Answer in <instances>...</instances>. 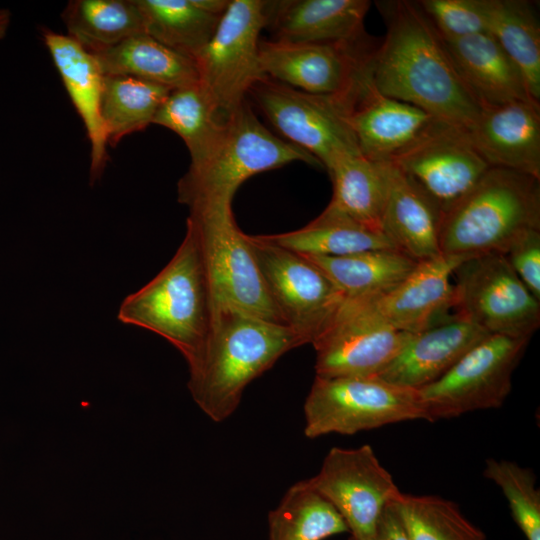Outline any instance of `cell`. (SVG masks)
Returning a JSON list of instances; mask_svg holds the SVG:
<instances>
[{
  "mask_svg": "<svg viewBox=\"0 0 540 540\" xmlns=\"http://www.w3.org/2000/svg\"><path fill=\"white\" fill-rule=\"evenodd\" d=\"M266 236L303 255L343 256L369 250H397L382 230L327 207L300 229Z\"/></svg>",
  "mask_w": 540,
  "mask_h": 540,
  "instance_id": "cell-27",
  "label": "cell"
},
{
  "mask_svg": "<svg viewBox=\"0 0 540 540\" xmlns=\"http://www.w3.org/2000/svg\"><path fill=\"white\" fill-rule=\"evenodd\" d=\"M457 315L489 334L529 339L540 326V301L522 283L502 253L462 261L453 271Z\"/></svg>",
  "mask_w": 540,
  "mask_h": 540,
  "instance_id": "cell-9",
  "label": "cell"
},
{
  "mask_svg": "<svg viewBox=\"0 0 540 540\" xmlns=\"http://www.w3.org/2000/svg\"><path fill=\"white\" fill-rule=\"evenodd\" d=\"M414 179L443 214L455 206L491 168L464 127L435 120L392 162Z\"/></svg>",
  "mask_w": 540,
  "mask_h": 540,
  "instance_id": "cell-15",
  "label": "cell"
},
{
  "mask_svg": "<svg viewBox=\"0 0 540 540\" xmlns=\"http://www.w3.org/2000/svg\"><path fill=\"white\" fill-rule=\"evenodd\" d=\"M172 89L124 75H105L102 118L108 144L144 130Z\"/></svg>",
  "mask_w": 540,
  "mask_h": 540,
  "instance_id": "cell-34",
  "label": "cell"
},
{
  "mask_svg": "<svg viewBox=\"0 0 540 540\" xmlns=\"http://www.w3.org/2000/svg\"><path fill=\"white\" fill-rule=\"evenodd\" d=\"M381 229L397 250L417 262L441 254L443 212L424 189L393 163L385 162Z\"/></svg>",
  "mask_w": 540,
  "mask_h": 540,
  "instance_id": "cell-22",
  "label": "cell"
},
{
  "mask_svg": "<svg viewBox=\"0 0 540 540\" xmlns=\"http://www.w3.org/2000/svg\"><path fill=\"white\" fill-rule=\"evenodd\" d=\"M538 179L491 167L477 184L443 216L441 254H505L524 231L540 229Z\"/></svg>",
  "mask_w": 540,
  "mask_h": 540,
  "instance_id": "cell-5",
  "label": "cell"
},
{
  "mask_svg": "<svg viewBox=\"0 0 540 540\" xmlns=\"http://www.w3.org/2000/svg\"><path fill=\"white\" fill-rule=\"evenodd\" d=\"M487 31L521 70L533 100L540 103V28L529 2L482 0Z\"/></svg>",
  "mask_w": 540,
  "mask_h": 540,
  "instance_id": "cell-29",
  "label": "cell"
},
{
  "mask_svg": "<svg viewBox=\"0 0 540 540\" xmlns=\"http://www.w3.org/2000/svg\"><path fill=\"white\" fill-rule=\"evenodd\" d=\"M269 540H324L349 528L334 506L307 479L288 488L268 515Z\"/></svg>",
  "mask_w": 540,
  "mask_h": 540,
  "instance_id": "cell-33",
  "label": "cell"
},
{
  "mask_svg": "<svg viewBox=\"0 0 540 540\" xmlns=\"http://www.w3.org/2000/svg\"><path fill=\"white\" fill-rule=\"evenodd\" d=\"M44 44L63 85L85 126L90 141V183L97 181L108 160V140L102 118L104 73L91 52L67 35L49 29Z\"/></svg>",
  "mask_w": 540,
  "mask_h": 540,
  "instance_id": "cell-21",
  "label": "cell"
},
{
  "mask_svg": "<svg viewBox=\"0 0 540 540\" xmlns=\"http://www.w3.org/2000/svg\"><path fill=\"white\" fill-rule=\"evenodd\" d=\"M411 335L382 321L359 299L344 298L329 325L312 343L315 376H379Z\"/></svg>",
  "mask_w": 540,
  "mask_h": 540,
  "instance_id": "cell-14",
  "label": "cell"
},
{
  "mask_svg": "<svg viewBox=\"0 0 540 540\" xmlns=\"http://www.w3.org/2000/svg\"><path fill=\"white\" fill-rule=\"evenodd\" d=\"M353 83L339 94H312L265 77L249 93L288 142L328 169L343 157L360 154L349 123Z\"/></svg>",
  "mask_w": 540,
  "mask_h": 540,
  "instance_id": "cell-8",
  "label": "cell"
},
{
  "mask_svg": "<svg viewBox=\"0 0 540 540\" xmlns=\"http://www.w3.org/2000/svg\"><path fill=\"white\" fill-rule=\"evenodd\" d=\"M504 255L522 283L540 301V229L521 233Z\"/></svg>",
  "mask_w": 540,
  "mask_h": 540,
  "instance_id": "cell-38",
  "label": "cell"
},
{
  "mask_svg": "<svg viewBox=\"0 0 540 540\" xmlns=\"http://www.w3.org/2000/svg\"><path fill=\"white\" fill-rule=\"evenodd\" d=\"M468 256L440 254L420 261L397 285L370 298L359 299L382 321L415 334L442 321L454 305L450 282L455 268Z\"/></svg>",
  "mask_w": 540,
  "mask_h": 540,
  "instance_id": "cell-18",
  "label": "cell"
},
{
  "mask_svg": "<svg viewBox=\"0 0 540 540\" xmlns=\"http://www.w3.org/2000/svg\"><path fill=\"white\" fill-rule=\"evenodd\" d=\"M61 18L67 36L92 54L145 33L136 0H71Z\"/></svg>",
  "mask_w": 540,
  "mask_h": 540,
  "instance_id": "cell-28",
  "label": "cell"
},
{
  "mask_svg": "<svg viewBox=\"0 0 540 540\" xmlns=\"http://www.w3.org/2000/svg\"><path fill=\"white\" fill-rule=\"evenodd\" d=\"M377 6L387 31L368 61L374 86L437 120L468 129L481 107L417 2L380 1Z\"/></svg>",
  "mask_w": 540,
  "mask_h": 540,
  "instance_id": "cell-1",
  "label": "cell"
},
{
  "mask_svg": "<svg viewBox=\"0 0 540 540\" xmlns=\"http://www.w3.org/2000/svg\"><path fill=\"white\" fill-rule=\"evenodd\" d=\"M308 484L329 501L346 522L350 536H370L392 501L400 494L392 475L368 444L333 447Z\"/></svg>",
  "mask_w": 540,
  "mask_h": 540,
  "instance_id": "cell-13",
  "label": "cell"
},
{
  "mask_svg": "<svg viewBox=\"0 0 540 540\" xmlns=\"http://www.w3.org/2000/svg\"><path fill=\"white\" fill-rule=\"evenodd\" d=\"M483 475L501 489L526 540H540V491L534 473L516 462L488 458Z\"/></svg>",
  "mask_w": 540,
  "mask_h": 540,
  "instance_id": "cell-36",
  "label": "cell"
},
{
  "mask_svg": "<svg viewBox=\"0 0 540 540\" xmlns=\"http://www.w3.org/2000/svg\"><path fill=\"white\" fill-rule=\"evenodd\" d=\"M417 4L445 42L488 33L482 0H420Z\"/></svg>",
  "mask_w": 540,
  "mask_h": 540,
  "instance_id": "cell-37",
  "label": "cell"
},
{
  "mask_svg": "<svg viewBox=\"0 0 540 540\" xmlns=\"http://www.w3.org/2000/svg\"><path fill=\"white\" fill-rule=\"evenodd\" d=\"M327 171L333 184L327 208L382 230L384 163L355 154L339 159Z\"/></svg>",
  "mask_w": 540,
  "mask_h": 540,
  "instance_id": "cell-32",
  "label": "cell"
},
{
  "mask_svg": "<svg viewBox=\"0 0 540 540\" xmlns=\"http://www.w3.org/2000/svg\"><path fill=\"white\" fill-rule=\"evenodd\" d=\"M529 339L489 334L446 374L418 390L427 420L501 407Z\"/></svg>",
  "mask_w": 540,
  "mask_h": 540,
  "instance_id": "cell-11",
  "label": "cell"
},
{
  "mask_svg": "<svg viewBox=\"0 0 540 540\" xmlns=\"http://www.w3.org/2000/svg\"><path fill=\"white\" fill-rule=\"evenodd\" d=\"M376 46L355 43L260 41L263 74L312 94H339L350 88Z\"/></svg>",
  "mask_w": 540,
  "mask_h": 540,
  "instance_id": "cell-16",
  "label": "cell"
},
{
  "mask_svg": "<svg viewBox=\"0 0 540 540\" xmlns=\"http://www.w3.org/2000/svg\"><path fill=\"white\" fill-rule=\"evenodd\" d=\"M488 335L465 318L448 315L431 327L412 334L379 377L419 390L441 378Z\"/></svg>",
  "mask_w": 540,
  "mask_h": 540,
  "instance_id": "cell-20",
  "label": "cell"
},
{
  "mask_svg": "<svg viewBox=\"0 0 540 540\" xmlns=\"http://www.w3.org/2000/svg\"><path fill=\"white\" fill-rule=\"evenodd\" d=\"M303 256L348 299L370 298L388 291L418 263L398 250H369L343 256Z\"/></svg>",
  "mask_w": 540,
  "mask_h": 540,
  "instance_id": "cell-26",
  "label": "cell"
},
{
  "mask_svg": "<svg viewBox=\"0 0 540 540\" xmlns=\"http://www.w3.org/2000/svg\"><path fill=\"white\" fill-rule=\"evenodd\" d=\"M305 342L286 325L229 308L215 309L199 354L188 363L189 392L214 422L239 407L245 388Z\"/></svg>",
  "mask_w": 540,
  "mask_h": 540,
  "instance_id": "cell-2",
  "label": "cell"
},
{
  "mask_svg": "<svg viewBox=\"0 0 540 540\" xmlns=\"http://www.w3.org/2000/svg\"><path fill=\"white\" fill-rule=\"evenodd\" d=\"M270 297L283 323L312 344L331 322L344 296L303 255L266 235H247Z\"/></svg>",
  "mask_w": 540,
  "mask_h": 540,
  "instance_id": "cell-12",
  "label": "cell"
},
{
  "mask_svg": "<svg viewBox=\"0 0 540 540\" xmlns=\"http://www.w3.org/2000/svg\"><path fill=\"white\" fill-rule=\"evenodd\" d=\"M409 540H486L452 501L400 494L390 504Z\"/></svg>",
  "mask_w": 540,
  "mask_h": 540,
  "instance_id": "cell-35",
  "label": "cell"
},
{
  "mask_svg": "<svg viewBox=\"0 0 540 540\" xmlns=\"http://www.w3.org/2000/svg\"><path fill=\"white\" fill-rule=\"evenodd\" d=\"M186 225L197 239L213 310L234 309L285 325L232 206L189 210Z\"/></svg>",
  "mask_w": 540,
  "mask_h": 540,
  "instance_id": "cell-6",
  "label": "cell"
},
{
  "mask_svg": "<svg viewBox=\"0 0 540 540\" xmlns=\"http://www.w3.org/2000/svg\"><path fill=\"white\" fill-rule=\"evenodd\" d=\"M367 0H284L268 4L274 40L292 43H355L366 39Z\"/></svg>",
  "mask_w": 540,
  "mask_h": 540,
  "instance_id": "cell-23",
  "label": "cell"
},
{
  "mask_svg": "<svg viewBox=\"0 0 540 540\" xmlns=\"http://www.w3.org/2000/svg\"><path fill=\"white\" fill-rule=\"evenodd\" d=\"M349 540H409L393 508L389 505L381 515L373 533L362 539Z\"/></svg>",
  "mask_w": 540,
  "mask_h": 540,
  "instance_id": "cell-39",
  "label": "cell"
},
{
  "mask_svg": "<svg viewBox=\"0 0 540 540\" xmlns=\"http://www.w3.org/2000/svg\"><path fill=\"white\" fill-rule=\"evenodd\" d=\"M269 1L230 0L204 48L194 59L199 82L228 117L266 76L259 61V35L268 24Z\"/></svg>",
  "mask_w": 540,
  "mask_h": 540,
  "instance_id": "cell-10",
  "label": "cell"
},
{
  "mask_svg": "<svg viewBox=\"0 0 540 540\" xmlns=\"http://www.w3.org/2000/svg\"><path fill=\"white\" fill-rule=\"evenodd\" d=\"M10 19V12L6 9L0 8V40H2L6 35L8 27L10 25Z\"/></svg>",
  "mask_w": 540,
  "mask_h": 540,
  "instance_id": "cell-40",
  "label": "cell"
},
{
  "mask_svg": "<svg viewBox=\"0 0 540 540\" xmlns=\"http://www.w3.org/2000/svg\"><path fill=\"white\" fill-rule=\"evenodd\" d=\"M226 118L198 80L172 89L159 107L153 124L176 133L186 144L192 162L205 156L216 143Z\"/></svg>",
  "mask_w": 540,
  "mask_h": 540,
  "instance_id": "cell-30",
  "label": "cell"
},
{
  "mask_svg": "<svg viewBox=\"0 0 540 540\" xmlns=\"http://www.w3.org/2000/svg\"><path fill=\"white\" fill-rule=\"evenodd\" d=\"M490 167L516 171L540 180V104L515 101L482 108L467 129Z\"/></svg>",
  "mask_w": 540,
  "mask_h": 540,
  "instance_id": "cell-19",
  "label": "cell"
},
{
  "mask_svg": "<svg viewBox=\"0 0 540 540\" xmlns=\"http://www.w3.org/2000/svg\"><path fill=\"white\" fill-rule=\"evenodd\" d=\"M304 435L314 439L410 420H427L418 390L379 376H315L304 406Z\"/></svg>",
  "mask_w": 540,
  "mask_h": 540,
  "instance_id": "cell-7",
  "label": "cell"
},
{
  "mask_svg": "<svg viewBox=\"0 0 540 540\" xmlns=\"http://www.w3.org/2000/svg\"><path fill=\"white\" fill-rule=\"evenodd\" d=\"M295 161L322 167L310 153L271 133L245 101L225 119L208 153L190 162L178 182V201L189 210L232 206L248 178Z\"/></svg>",
  "mask_w": 540,
  "mask_h": 540,
  "instance_id": "cell-3",
  "label": "cell"
},
{
  "mask_svg": "<svg viewBox=\"0 0 540 540\" xmlns=\"http://www.w3.org/2000/svg\"><path fill=\"white\" fill-rule=\"evenodd\" d=\"M445 45L458 75L481 109L535 101L521 70L491 34H475Z\"/></svg>",
  "mask_w": 540,
  "mask_h": 540,
  "instance_id": "cell-24",
  "label": "cell"
},
{
  "mask_svg": "<svg viewBox=\"0 0 540 540\" xmlns=\"http://www.w3.org/2000/svg\"><path fill=\"white\" fill-rule=\"evenodd\" d=\"M145 34L193 60L212 37L222 15L196 0H136Z\"/></svg>",
  "mask_w": 540,
  "mask_h": 540,
  "instance_id": "cell-31",
  "label": "cell"
},
{
  "mask_svg": "<svg viewBox=\"0 0 540 540\" xmlns=\"http://www.w3.org/2000/svg\"><path fill=\"white\" fill-rule=\"evenodd\" d=\"M104 75H124L176 89L197 82L195 61L142 33L95 53Z\"/></svg>",
  "mask_w": 540,
  "mask_h": 540,
  "instance_id": "cell-25",
  "label": "cell"
},
{
  "mask_svg": "<svg viewBox=\"0 0 540 540\" xmlns=\"http://www.w3.org/2000/svg\"><path fill=\"white\" fill-rule=\"evenodd\" d=\"M435 120L409 103L382 94L371 81L368 62L357 75L349 123L359 152L365 158L392 162Z\"/></svg>",
  "mask_w": 540,
  "mask_h": 540,
  "instance_id": "cell-17",
  "label": "cell"
},
{
  "mask_svg": "<svg viewBox=\"0 0 540 540\" xmlns=\"http://www.w3.org/2000/svg\"><path fill=\"white\" fill-rule=\"evenodd\" d=\"M212 312L200 249L194 232L186 225L184 239L172 259L151 281L123 300L117 318L160 335L188 364L203 347Z\"/></svg>",
  "mask_w": 540,
  "mask_h": 540,
  "instance_id": "cell-4",
  "label": "cell"
}]
</instances>
